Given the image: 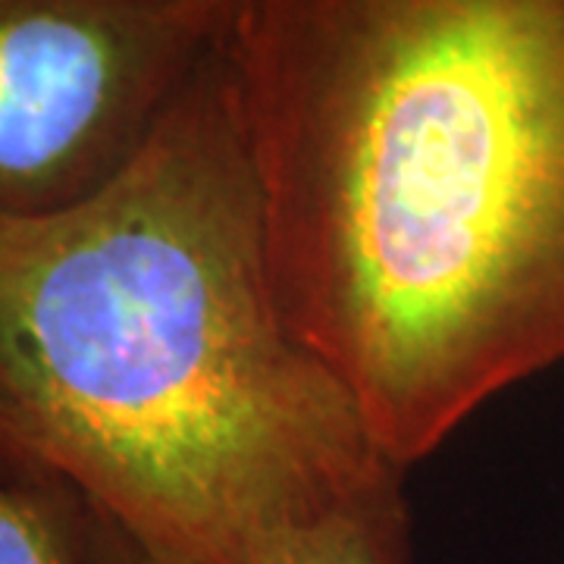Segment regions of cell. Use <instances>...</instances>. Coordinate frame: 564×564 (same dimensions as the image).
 Wrapping results in <instances>:
<instances>
[{
    "label": "cell",
    "mask_w": 564,
    "mask_h": 564,
    "mask_svg": "<svg viewBox=\"0 0 564 564\" xmlns=\"http://www.w3.org/2000/svg\"><path fill=\"white\" fill-rule=\"evenodd\" d=\"M0 448L158 564H258L402 480L282 314L223 41L98 195L0 217Z\"/></svg>",
    "instance_id": "cell-2"
},
{
    "label": "cell",
    "mask_w": 564,
    "mask_h": 564,
    "mask_svg": "<svg viewBox=\"0 0 564 564\" xmlns=\"http://www.w3.org/2000/svg\"><path fill=\"white\" fill-rule=\"evenodd\" d=\"M258 564H411L402 480L285 530Z\"/></svg>",
    "instance_id": "cell-5"
},
{
    "label": "cell",
    "mask_w": 564,
    "mask_h": 564,
    "mask_svg": "<svg viewBox=\"0 0 564 564\" xmlns=\"http://www.w3.org/2000/svg\"><path fill=\"white\" fill-rule=\"evenodd\" d=\"M282 314L399 467L564 361V0H239Z\"/></svg>",
    "instance_id": "cell-1"
},
{
    "label": "cell",
    "mask_w": 564,
    "mask_h": 564,
    "mask_svg": "<svg viewBox=\"0 0 564 564\" xmlns=\"http://www.w3.org/2000/svg\"><path fill=\"white\" fill-rule=\"evenodd\" d=\"M85 540L91 564H158L120 524L85 502Z\"/></svg>",
    "instance_id": "cell-6"
},
{
    "label": "cell",
    "mask_w": 564,
    "mask_h": 564,
    "mask_svg": "<svg viewBox=\"0 0 564 564\" xmlns=\"http://www.w3.org/2000/svg\"><path fill=\"white\" fill-rule=\"evenodd\" d=\"M204 10L214 17V20L220 22V32L223 39H226V32H229V22L236 17V7H239V0H198Z\"/></svg>",
    "instance_id": "cell-7"
},
{
    "label": "cell",
    "mask_w": 564,
    "mask_h": 564,
    "mask_svg": "<svg viewBox=\"0 0 564 564\" xmlns=\"http://www.w3.org/2000/svg\"><path fill=\"white\" fill-rule=\"evenodd\" d=\"M220 41L198 0H0V217L98 195Z\"/></svg>",
    "instance_id": "cell-3"
},
{
    "label": "cell",
    "mask_w": 564,
    "mask_h": 564,
    "mask_svg": "<svg viewBox=\"0 0 564 564\" xmlns=\"http://www.w3.org/2000/svg\"><path fill=\"white\" fill-rule=\"evenodd\" d=\"M0 564H91L79 489L7 455L0 470Z\"/></svg>",
    "instance_id": "cell-4"
}]
</instances>
